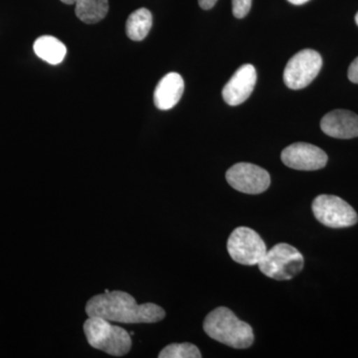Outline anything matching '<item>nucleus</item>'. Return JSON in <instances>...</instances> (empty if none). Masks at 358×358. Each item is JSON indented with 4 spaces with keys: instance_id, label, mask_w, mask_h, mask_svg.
I'll return each instance as SVG.
<instances>
[{
    "instance_id": "1",
    "label": "nucleus",
    "mask_w": 358,
    "mask_h": 358,
    "mask_svg": "<svg viewBox=\"0 0 358 358\" xmlns=\"http://www.w3.org/2000/svg\"><path fill=\"white\" fill-rule=\"evenodd\" d=\"M87 315L122 324H155L166 317L164 308L152 303L138 305L131 294L105 292L87 301Z\"/></svg>"
},
{
    "instance_id": "2",
    "label": "nucleus",
    "mask_w": 358,
    "mask_h": 358,
    "mask_svg": "<svg viewBox=\"0 0 358 358\" xmlns=\"http://www.w3.org/2000/svg\"><path fill=\"white\" fill-rule=\"evenodd\" d=\"M203 329L214 341L237 350L250 348L255 338L252 327L225 307L215 308L207 315Z\"/></svg>"
},
{
    "instance_id": "3",
    "label": "nucleus",
    "mask_w": 358,
    "mask_h": 358,
    "mask_svg": "<svg viewBox=\"0 0 358 358\" xmlns=\"http://www.w3.org/2000/svg\"><path fill=\"white\" fill-rule=\"evenodd\" d=\"M84 333L92 348L113 355L124 357L131 350V338L126 329L114 326L110 320L89 317L84 322Z\"/></svg>"
},
{
    "instance_id": "4",
    "label": "nucleus",
    "mask_w": 358,
    "mask_h": 358,
    "mask_svg": "<svg viewBox=\"0 0 358 358\" xmlns=\"http://www.w3.org/2000/svg\"><path fill=\"white\" fill-rule=\"evenodd\" d=\"M264 275L278 281L293 279L303 268V256L292 245L280 243L268 250L258 264Z\"/></svg>"
},
{
    "instance_id": "5",
    "label": "nucleus",
    "mask_w": 358,
    "mask_h": 358,
    "mask_svg": "<svg viewBox=\"0 0 358 358\" xmlns=\"http://www.w3.org/2000/svg\"><path fill=\"white\" fill-rule=\"evenodd\" d=\"M228 253L235 262L255 266L267 253V247L260 235L249 227H238L231 233L227 242Z\"/></svg>"
},
{
    "instance_id": "6",
    "label": "nucleus",
    "mask_w": 358,
    "mask_h": 358,
    "mask_svg": "<svg viewBox=\"0 0 358 358\" xmlns=\"http://www.w3.org/2000/svg\"><path fill=\"white\" fill-rule=\"evenodd\" d=\"M313 215L329 228H348L355 225L358 216L348 202L336 195H319L312 205Z\"/></svg>"
},
{
    "instance_id": "7",
    "label": "nucleus",
    "mask_w": 358,
    "mask_h": 358,
    "mask_svg": "<svg viewBox=\"0 0 358 358\" xmlns=\"http://www.w3.org/2000/svg\"><path fill=\"white\" fill-rule=\"evenodd\" d=\"M319 52L303 49L289 59L284 71V82L288 88L301 90L312 83L322 69Z\"/></svg>"
},
{
    "instance_id": "8",
    "label": "nucleus",
    "mask_w": 358,
    "mask_h": 358,
    "mask_svg": "<svg viewBox=\"0 0 358 358\" xmlns=\"http://www.w3.org/2000/svg\"><path fill=\"white\" fill-rule=\"evenodd\" d=\"M226 179L231 187L246 194H260L271 185L270 174L262 167L239 162L228 169Z\"/></svg>"
},
{
    "instance_id": "9",
    "label": "nucleus",
    "mask_w": 358,
    "mask_h": 358,
    "mask_svg": "<svg viewBox=\"0 0 358 358\" xmlns=\"http://www.w3.org/2000/svg\"><path fill=\"white\" fill-rule=\"evenodd\" d=\"M281 159L289 169L312 171L324 169L329 159L322 148L310 143H296L282 150Z\"/></svg>"
},
{
    "instance_id": "10",
    "label": "nucleus",
    "mask_w": 358,
    "mask_h": 358,
    "mask_svg": "<svg viewBox=\"0 0 358 358\" xmlns=\"http://www.w3.org/2000/svg\"><path fill=\"white\" fill-rule=\"evenodd\" d=\"M257 72L251 64L241 66L234 73L228 83L224 86L222 96L224 101L229 106H239L248 100L255 88Z\"/></svg>"
},
{
    "instance_id": "11",
    "label": "nucleus",
    "mask_w": 358,
    "mask_h": 358,
    "mask_svg": "<svg viewBox=\"0 0 358 358\" xmlns=\"http://www.w3.org/2000/svg\"><path fill=\"white\" fill-rule=\"evenodd\" d=\"M320 129L327 136L334 138L348 140L357 138L358 115L350 110H333L322 117Z\"/></svg>"
},
{
    "instance_id": "12",
    "label": "nucleus",
    "mask_w": 358,
    "mask_h": 358,
    "mask_svg": "<svg viewBox=\"0 0 358 358\" xmlns=\"http://www.w3.org/2000/svg\"><path fill=\"white\" fill-rule=\"evenodd\" d=\"M185 92V81L178 73L171 72L162 78L155 90V107L162 110L173 109Z\"/></svg>"
},
{
    "instance_id": "13",
    "label": "nucleus",
    "mask_w": 358,
    "mask_h": 358,
    "mask_svg": "<svg viewBox=\"0 0 358 358\" xmlns=\"http://www.w3.org/2000/svg\"><path fill=\"white\" fill-rule=\"evenodd\" d=\"M33 48L40 59L51 65L60 64L67 53L64 43L53 36L39 37Z\"/></svg>"
},
{
    "instance_id": "14",
    "label": "nucleus",
    "mask_w": 358,
    "mask_h": 358,
    "mask_svg": "<svg viewBox=\"0 0 358 358\" xmlns=\"http://www.w3.org/2000/svg\"><path fill=\"white\" fill-rule=\"evenodd\" d=\"M77 17L87 24H95L106 17L109 11V0H77Z\"/></svg>"
},
{
    "instance_id": "15",
    "label": "nucleus",
    "mask_w": 358,
    "mask_h": 358,
    "mask_svg": "<svg viewBox=\"0 0 358 358\" xmlns=\"http://www.w3.org/2000/svg\"><path fill=\"white\" fill-rule=\"evenodd\" d=\"M152 26V15L147 8H140L129 16L126 32L133 41H141L148 36Z\"/></svg>"
},
{
    "instance_id": "16",
    "label": "nucleus",
    "mask_w": 358,
    "mask_h": 358,
    "mask_svg": "<svg viewBox=\"0 0 358 358\" xmlns=\"http://www.w3.org/2000/svg\"><path fill=\"white\" fill-rule=\"evenodd\" d=\"M201 353L196 345L192 343H173L166 346L159 352V358H200Z\"/></svg>"
},
{
    "instance_id": "17",
    "label": "nucleus",
    "mask_w": 358,
    "mask_h": 358,
    "mask_svg": "<svg viewBox=\"0 0 358 358\" xmlns=\"http://www.w3.org/2000/svg\"><path fill=\"white\" fill-rule=\"evenodd\" d=\"M252 0H232V10L236 18H244L249 13Z\"/></svg>"
},
{
    "instance_id": "18",
    "label": "nucleus",
    "mask_w": 358,
    "mask_h": 358,
    "mask_svg": "<svg viewBox=\"0 0 358 358\" xmlns=\"http://www.w3.org/2000/svg\"><path fill=\"white\" fill-rule=\"evenodd\" d=\"M348 79L352 83L358 84V57L355 58V60L348 68Z\"/></svg>"
},
{
    "instance_id": "19",
    "label": "nucleus",
    "mask_w": 358,
    "mask_h": 358,
    "mask_svg": "<svg viewBox=\"0 0 358 358\" xmlns=\"http://www.w3.org/2000/svg\"><path fill=\"white\" fill-rule=\"evenodd\" d=\"M218 0H199V3L202 9H204V10H209V9H211L212 7L215 6L216 2Z\"/></svg>"
},
{
    "instance_id": "20",
    "label": "nucleus",
    "mask_w": 358,
    "mask_h": 358,
    "mask_svg": "<svg viewBox=\"0 0 358 358\" xmlns=\"http://www.w3.org/2000/svg\"><path fill=\"white\" fill-rule=\"evenodd\" d=\"M288 1L294 6H301V4L307 3L308 0H288Z\"/></svg>"
},
{
    "instance_id": "21",
    "label": "nucleus",
    "mask_w": 358,
    "mask_h": 358,
    "mask_svg": "<svg viewBox=\"0 0 358 358\" xmlns=\"http://www.w3.org/2000/svg\"><path fill=\"white\" fill-rule=\"evenodd\" d=\"M63 3L69 4V6H72V4L76 3L77 0H61Z\"/></svg>"
},
{
    "instance_id": "22",
    "label": "nucleus",
    "mask_w": 358,
    "mask_h": 358,
    "mask_svg": "<svg viewBox=\"0 0 358 358\" xmlns=\"http://www.w3.org/2000/svg\"><path fill=\"white\" fill-rule=\"evenodd\" d=\"M355 22H357V24L358 25V13L357 15H355Z\"/></svg>"
}]
</instances>
